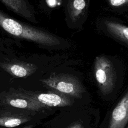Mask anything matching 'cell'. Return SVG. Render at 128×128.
<instances>
[{"label": "cell", "instance_id": "cell-1", "mask_svg": "<svg viewBox=\"0 0 128 128\" xmlns=\"http://www.w3.org/2000/svg\"><path fill=\"white\" fill-rule=\"evenodd\" d=\"M0 27L8 34L19 38L46 46L59 44V40L53 35L10 17L0 10Z\"/></svg>", "mask_w": 128, "mask_h": 128}, {"label": "cell", "instance_id": "cell-2", "mask_svg": "<svg viewBox=\"0 0 128 128\" xmlns=\"http://www.w3.org/2000/svg\"><path fill=\"white\" fill-rule=\"evenodd\" d=\"M40 80L44 86L67 96L80 98L84 92L80 82L72 75L52 74L48 78Z\"/></svg>", "mask_w": 128, "mask_h": 128}, {"label": "cell", "instance_id": "cell-3", "mask_svg": "<svg viewBox=\"0 0 128 128\" xmlns=\"http://www.w3.org/2000/svg\"><path fill=\"white\" fill-rule=\"evenodd\" d=\"M0 105L34 112H40L44 108L36 101L25 94L22 88L10 89L0 94Z\"/></svg>", "mask_w": 128, "mask_h": 128}, {"label": "cell", "instance_id": "cell-4", "mask_svg": "<svg viewBox=\"0 0 128 128\" xmlns=\"http://www.w3.org/2000/svg\"><path fill=\"white\" fill-rule=\"evenodd\" d=\"M94 76L101 92L104 94L110 92L114 88L116 74L110 61L103 57L96 59Z\"/></svg>", "mask_w": 128, "mask_h": 128}, {"label": "cell", "instance_id": "cell-5", "mask_svg": "<svg viewBox=\"0 0 128 128\" xmlns=\"http://www.w3.org/2000/svg\"><path fill=\"white\" fill-rule=\"evenodd\" d=\"M22 90L31 98L36 101L44 108L48 107H63L72 104L71 99L67 96L58 92H40L24 90Z\"/></svg>", "mask_w": 128, "mask_h": 128}, {"label": "cell", "instance_id": "cell-6", "mask_svg": "<svg viewBox=\"0 0 128 128\" xmlns=\"http://www.w3.org/2000/svg\"><path fill=\"white\" fill-rule=\"evenodd\" d=\"M28 110H0V126L8 128L16 127L32 119V114Z\"/></svg>", "mask_w": 128, "mask_h": 128}, {"label": "cell", "instance_id": "cell-7", "mask_svg": "<svg viewBox=\"0 0 128 128\" xmlns=\"http://www.w3.org/2000/svg\"><path fill=\"white\" fill-rule=\"evenodd\" d=\"M128 122V92L113 110L108 128H124Z\"/></svg>", "mask_w": 128, "mask_h": 128}, {"label": "cell", "instance_id": "cell-8", "mask_svg": "<svg viewBox=\"0 0 128 128\" xmlns=\"http://www.w3.org/2000/svg\"><path fill=\"white\" fill-rule=\"evenodd\" d=\"M8 8L33 23L36 22L34 10L27 0H0Z\"/></svg>", "mask_w": 128, "mask_h": 128}, {"label": "cell", "instance_id": "cell-9", "mask_svg": "<svg viewBox=\"0 0 128 128\" xmlns=\"http://www.w3.org/2000/svg\"><path fill=\"white\" fill-rule=\"evenodd\" d=\"M0 66L8 74L18 78L28 77L33 74L37 70V66L35 64L25 62L1 63Z\"/></svg>", "mask_w": 128, "mask_h": 128}, {"label": "cell", "instance_id": "cell-10", "mask_svg": "<svg viewBox=\"0 0 128 128\" xmlns=\"http://www.w3.org/2000/svg\"><path fill=\"white\" fill-rule=\"evenodd\" d=\"M108 30L115 38L128 44V27L113 22H106Z\"/></svg>", "mask_w": 128, "mask_h": 128}, {"label": "cell", "instance_id": "cell-11", "mask_svg": "<svg viewBox=\"0 0 128 128\" xmlns=\"http://www.w3.org/2000/svg\"><path fill=\"white\" fill-rule=\"evenodd\" d=\"M84 0H72L71 4V14L74 17L78 16L86 7Z\"/></svg>", "mask_w": 128, "mask_h": 128}, {"label": "cell", "instance_id": "cell-12", "mask_svg": "<svg viewBox=\"0 0 128 128\" xmlns=\"http://www.w3.org/2000/svg\"><path fill=\"white\" fill-rule=\"evenodd\" d=\"M110 4L113 6H120L128 3V0H108Z\"/></svg>", "mask_w": 128, "mask_h": 128}, {"label": "cell", "instance_id": "cell-13", "mask_svg": "<svg viewBox=\"0 0 128 128\" xmlns=\"http://www.w3.org/2000/svg\"><path fill=\"white\" fill-rule=\"evenodd\" d=\"M67 128H84V127L80 122H76L71 124Z\"/></svg>", "mask_w": 128, "mask_h": 128}, {"label": "cell", "instance_id": "cell-14", "mask_svg": "<svg viewBox=\"0 0 128 128\" xmlns=\"http://www.w3.org/2000/svg\"><path fill=\"white\" fill-rule=\"evenodd\" d=\"M33 128V125L32 124H30V125H28V126H26L22 128Z\"/></svg>", "mask_w": 128, "mask_h": 128}, {"label": "cell", "instance_id": "cell-15", "mask_svg": "<svg viewBox=\"0 0 128 128\" xmlns=\"http://www.w3.org/2000/svg\"><path fill=\"white\" fill-rule=\"evenodd\" d=\"M126 128H128V126H127Z\"/></svg>", "mask_w": 128, "mask_h": 128}]
</instances>
